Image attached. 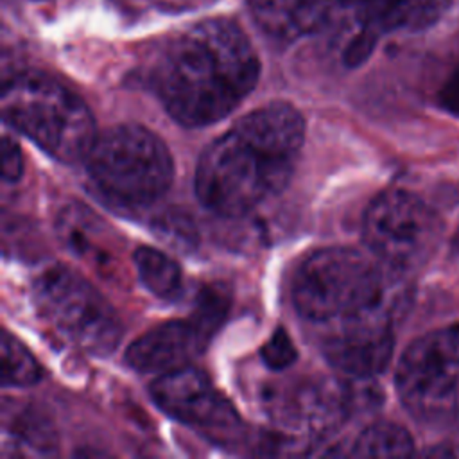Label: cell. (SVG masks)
<instances>
[{"instance_id": "obj_1", "label": "cell", "mask_w": 459, "mask_h": 459, "mask_svg": "<svg viewBox=\"0 0 459 459\" xmlns=\"http://www.w3.org/2000/svg\"><path fill=\"white\" fill-rule=\"evenodd\" d=\"M303 138L305 120L287 102H269L247 113L199 156L197 199L221 217L251 212L287 186Z\"/></svg>"}, {"instance_id": "obj_2", "label": "cell", "mask_w": 459, "mask_h": 459, "mask_svg": "<svg viewBox=\"0 0 459 459\" xmlns=\"http://www.w3.org/2000/svg\"><path fill=\"white\" fill-rule=\"evenodd\" d=\"M258 75V56L238 25L206 20L163 47L151 84L176 122L199 127L230 115L251 93Z\"/></svg>"}, {"instance_id": "obj_3", "label": "cell", "mask_w": 459, "mask_h": 459, "mask_svg": "<svg viewBox=\"0 0 459 459\" xmlns=\"http://www.w3.org/2000/svg\"><path fill=\"white\" fill-rule=\"evenodd\" d=\"M2 118L50 158L74 163L86 158L97 131L88 106L48 75L23 72L2 88Z\"/></svg>"}, {"instance_id": "obj_4", "label": "cell", "mask_w": 459, "mask_h": 459, "mask_svg": "<svg viewBox=\"0 0 459 459\" xmlns=\"http://www.w3.org/2000/svg\"><path fill=\"white\" fill-rule=\"evenodd\" d=\"M382 271L353 247H323L298 267L292 280V303L310 321H337L348 316L385 308Z\"/></svg>"}, {"instance_id": "obj_5", "label": "cell", "mask_w": 459, "mask_h": 459, "mask_svg": "<svg viewBox=\"0 0 459 459\" xmlns=\"http://www.w3.org/2000/svg\"><path fill=\"white\" fill-rule=\"evenodd\" d=\"M84 165L99 192L126 206L154 203L169 190L174 176L167 145L138 124L115 126L99 134Z\"/></svg>"}, {"instance_id": "obj_6", "label": "cell", "mask_w": 459, "mask_h": 459, "mask_svg": "<svg viewBox=\"0 0 459 459\" xmlns=\"http://www.w3.org/2000/svg\"><path fill=\"white\" fill-rule=\"evenodd\" d=\"M39 314L72 344L91 355H109L122 339L117 312L79 273L63 264L43 267L32 280Z\"/></svg>"}, {"instance_id": "obj_7", "label": "cell", "mask_w": 459, "mask_h": 459, "mask_svg": "<svg viewBox=\"0 0 459 459\" xmlns=\"http://www.w3.org/2000/svg\"><path fill=\"white\" fill-rule=\"evenodd\" d=\"M403 407L421 423L459 425V330L443 328L412 341L396 368Z\"/></svg>"}, {"instance_id": "obj_8", "label": "cell", "mask_w": 459, "mask_h": 459, "mask_svg": "<svg viewBox=\"0 0 459 459\" xmlns=\"http://www.w3.org/2000/svg\"><path fill=\"white\" fill-rule=\"evenodd\" d=\"M362 238L389 269L409 273L421 267L436 251L441 221L418 195L407 190H385L364 213Z\"/></svg>"}, {"instance_id": "obj_9", "label": "cell", "mask_w": 459, "mask_h": 459, "mask_svg": "<svg viewBox=\"0 0 459 459\" xmlns=\"http://www.w3.org/2000/svg\"><path fill=\"white\" fill-rule=\"evenodd\" d=\"M151 396L165 414L215 443L230 445L240 437L242 423L233 405L213 387L206 373L190 364L158 375L151 384Z\"/></svg>"}, {"instance_id": "obj_10", "label": "cell", "mask_w": 459, "mask_h": 459, "mask_svg": "<svg viewBox=\"0 0 459 459\" xmlns=\"http://www.w3.org/2000/svg\"><path fill=\"white\" fill-rule=\"evenodd\" d=\"M394 335L385 308L337 319L323 341L326 362L353 380H371L380 375L393 355Z\"/></svg>"}, {"instance_id": "obj_11", "label": "cell", "mask_w": 459, "mask_h": 459, "mask_svg": "<svg viewBox=\"0 0 459 459\" xmlns=\"http://www.w3.org/2000/svg\"><path fill=\"white\" fill-rule=\"evenodd\" d=\"M208 342L190 319L169 321L134 339L126 351V360L140 373L163 375L188 366Z\"/></svg>"}, {"instance_id": "obj_12", "label": "cell", "mask_w": 459, "mask_h": 459, "mask_svg": "<svg viewBox=\"0 0 459 459\" xmlns=\"http://www.w3.org/2000/svg\"><path fill=\"white\" fill-rule=\"evenodd\" d=\"M359 29L377 36L394 30H423L434 25L450 7L452 0H339Z\"/></svg>"}, {"instance_id": "obj_13", "label": "cell", "mask_w": 459, "mask_h": 459, "mask_svg": "<svg viewBox=\"0 0 459 459\" xmlns=\"http://www.w3.org/2000/svg\"><path fill=\"white\" fill-rule=\"evenodd\" d=\"M328 5L330 0H247L255 23L281 41L314 32L325 22Z\"/></svg>"}, {"instance_id": "obj_14", "label": "cell", "mask_w": 459, "mask_h": 459, "mask_svg": "<svg viewBox=\"0 0 459 459\" xmlns=\"http://www.w3.org/2000/svg\"><path fill=\"white\" fill-rule=\"evenodd\" d=\"M133 262L142 283L156 298L176 299L179 296L183 289V276L176 260L154 247L142 246L134 249Z\"/></svg>"}, {"instance_id": "obj_15", "label": "cell", "mask_w": 459, "mask_h": 459, "mask_svg": "<svg viewBox=\"0 0 459 459\" xmlns=\"http://www.w3.org/2000/svg\"><path fill=\"white\" fill-rule=\"evenodd\" d=\"M414 450L411 434L391 421H378L366 427L351 446V455L359 457H398Z\"/></svg>"}, {"instance_id": "obj_16", "label": "cell", "mask_w": 459, "mask_h": 459, "mask_svg": "<svg viewBox=\"0 0 459 459\" xmlns=\"http://www.w3.org/2000/svg\"><path fill=\"white\" fill-rule=\"evenodd\" d=\"M43 371L32 353L7 330L2 333V385L29 387L39 382Z\"/></svg>"}, {"instance_id": "obj_17", "label": "cell", "mask_w": 459, "mask_h": 459, "mask_svg": "<svg viewBox=\"0 0 459 459\" xmlns=\"http://www.w3.org/2000/svg\"><path fill=\"white\" fill-rule=\"evenodd\" d=\"M228 308H230L228 294L221 287H208L199 294L195 308L188 319L210 341L213 337L215 330L226 319Z\"/></svg>"}, {"instance_id": "obj_18", "label": "cell", "mask_w": 459, "mask_h": 459, "mask_svg": "<svg viewBox=\"0 0 459 459\" xmlns=\"http://www.w3.org/2000/svg\"><path fill=\"white\" fill-rule=\"evenodd\" d=\"M260 357L269 369L283 371L296 362L298 353L289 333L283 328H278L260 348Z\"/></svg>"}, {"instance_id": "obj_19", "label": "cell", "mask_w": 459, "mask_h": 459, "mask_svg": "<svg viewBox=\"0 0 459 459\" xmlns=\"http://www.w3.org/2000/svg\"><path fill=\"white\" fill-rule=\"evenodd\" d=\"M378 36L371 30L366 29H359V32L348 41L344 52H342V59L348 66H359L362 65L373 52L375 45H377Z\"/></svg>"}, {"instance_id": "obj_20", "label": "cell", "mask_w": 459, "mask_h": 459, "mask_svg": "<svg viewBox=\"0 0 459 459\" xmlns=\"http://www.w3.org/2000/svg\"><path fill=\"white\" fill-rule=\"evenodd\" d=\"M2 178L5 183H14L23 172V156L16 140L7 134L2 138Z\"/></svg>"}, {"instance_id": "obj_21", "label": "cell", "mask_w": 459, "mask_h": 459, "mask_svg": "<svg viewBox=\"0 0 459 459\" xmlns=\"http://www.w3.org/2000/svg\"><path fill=\"white\" fill-rule=\"evenodd\" d=\"M437 99L443 109L459 117V68L446 79V82L439 90Z\"/></svg>"}, {"instance_id": "obj_22", "label": "cell", "mask_w": 459, "mask_h": 459, "mask_svg": "<svg viewBox=\"0 0 459 459\" xmlns=\"http://www.w3.org/2000/svg\"><path fill=\"white\" fill-rule=\"evenodd\" d=\"M454 246H455V249L459 251V233H457V237H455V240H454Z\"/></svg>"}]
</instances>
